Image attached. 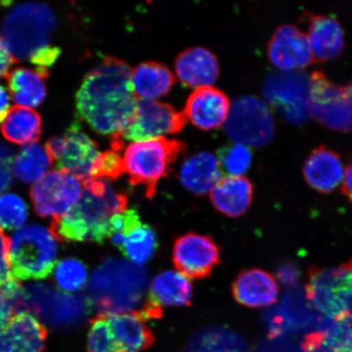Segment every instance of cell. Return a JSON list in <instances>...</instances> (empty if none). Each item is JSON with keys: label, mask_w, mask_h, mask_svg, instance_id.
Wrapping results in <instances>:
<instances>
[{"label": "cell", "mask_w": 352, "mask_h": 352, "mask_svg": "<svg viewBox=\"0 0 352 352\" xmlns=\"http://www.w3.org/2000/svg\"><path fill=\"white\" fill-rule=\"evenodd\" d=\"M131 70L125 60L107 56L83 79L77 92V110L98 133H120L133 116L138 98Z\"/></svg>", "instance_id": "obj_1"}, {"label": "cell", "mask_w": 352, "mask_h": 352, "mask_svg": "<svg viewBox=\"0 0 352 352\" xmlns=\"http://www.w3.org/2000/svg\"><path fill=\"white\" fill-rule=\"evenodd\" d=\"M82 186L78 204L63 217L52 219L51 230L57 240L102 243L109 236L110 217L125 210L127 197L105 179L88 180Z\"/></svg>", "instance_id": "obj_2"}, {"label": "cell", "mask_w": 352, "mask_h": 352, "mask_svg": "<svg viewBox=\"0 0 352 352\" xmlns=\"http://www.w3.org/2000/svg\"><path fill=\"white\" fill-rule=\"evenodd\" d=\"M148 283L146 270L134 263L107 258L92 274L86 298L98 315L135 311L144 296Z\"/></svg>", "instance_id": "obj_3"}, {"label": "cell", "mask_w": 352, "mask_h": 352, "mask_svg": "<svg viewBox=\"0 0 352 352\" xmlns=\"http://www.w3.org/2000/svg\"><path fill=\"white\" fill-rule=\"evenodd\" d=\"M56 28L54 13L45 3H24L8 13L0 29V38L15 63H19L50 45Z\"/></svg>", "instance_id": "obj_4"}, {"label": "cell", "mask_w": 352, "mask_h": 352, "mask_svg": "<svg viewBox=\"0 0 352 352\" xmlns=\"http://www.w3.org/2000/svg\"><path fill=\"white\" fill-rule=\"evenodd\" d=\"M58 252L54 232L30 224L13 233L10 240L12 274L17 280H43L56 266Z\"/></svg>", "instance_id": "obj_5"}, {"label": "cell", "mask_w": 352, "mask_h": 352, "mask_svg": "<svg viewBox=\"0 0 352 352\" xmlns=\"http://www.w3.org/2000/svg\"><path fill=\"white\" fill-rule=\"evenodd\" d=\"M186 151V145L175 140L160 138L132 142L123 152L124 173L133 186H142L145 196L156 195L158 182L168 175L170 166Z\"/></svg>", "instance_id": "obj_6"}, {"label": "cell", "mask_w": 352, "mask_h": 352, "mask_svg": "<svg viewBox=\"0 0 352 352\" xmlns=\"http://www.w3.org/2000/svg\"><path fill=\"white\" fill-rule=\"evenodd\" d=\"M22 297L23 311L32 312L44 323L56 329L80 327L91 309L86 297L63 293L43 283L25 286Z\"/></svg>", "instance_id": "obj_7"}, {"label": "cell", "mask_w": 352, "mask_h": 352, "mask_svg": "<svg viewBox=\"0 0 352 352\" xmlns=\"http://www.w3.org/2000/svg\"><path fill=\"white\" fill-rule=\"evenodd\" d=\"M306 296L316 310L336 320L352 314V258L340 266L312 267Z\"/></svg>", "instance_id": "obj_8"}, {"label": "cell", "mask_w": 352, "mask_h": 352, "mask_svg": "<svg viewBox=\"0 0 352 352\" xmlns=\"http://www.w3.org/2000/svg\"><path fill=\"white\" fill-rule=\"evenodd\" d=\"M307 108L310 116L328 129L352 131V80L338 86L322 72H314L310 76Z\"/></svg>", "instance_id": "obj_9"}, {"label": "cell", "mask_w": 352, "mask_h": 352, "mask_svg": "<svg viewBox=\"0 0 352 352\" xmlns=\"http://www.w3.org/2000/svg\"><path fill=\"white\" fill-rule=\"evenodd\" d=\"M226 133L233 142L246 146L262 148L274 138V117L267 105L254 96L233 100L224 122Z\"/></svg>", "instance_id": "obj_10"}, {"label": "cell", "mask_w": 352, "mask_h": 352, "mask_svg": "<svg viewBox=\"0 0 352 352\" xmlns=\"http://www.w3.org/2000/svg\"><path fill=\"white\" fill-rule=\"evenodd\" d=\"M45 149L60 173L72 175L82 183L91 179L92 168L100 153L98 144L77 122L63 135L48 140Z\"/></svg>", "instance_id": "obj_11"}, {"label": "cell", "mask_w": 352, "mask_h": 352, "mask_svg": "<svg viewBox=\"0 0 352 352\" xmlns=\"http://www.w3.org/2000/svg\"><path fill=\"white\" fill-rule=\"evenodd\" d=\"M310 76L301 72H279L267 74L263 94L267 102L285 122L298 124L310 116L307 102Z\"/></svg>", "instance_id": "obj_12"}, {"label": "cell", "mask_w": 352, "mask_h": 352, "mask_svg": "<svg viewBox=\"0 0 352 352\" xmlns=\"http://www.w3.org/2000/svg\"><path fill=\"white\" fill-rule=\"evenodd\" d=\"M187 118L170 104L155 100L138 99L133 116L118 136L134 142L164 138L178 133L186 124Z\"/></svg>", "instance_id": "obj_13"}, {"label": "cell", "mask_w": 352, "mask_h": 352, "mask_svg": "<svg viewBox=\"0 0 352 352\" xmlns=\"http://www.w3.org/2000/svg\"><path fill=\"white\" fill-rule=\"evenodd\" d=\"M82 192L81 183L78 179L54 170L34 183L30 197L41 217L55 219L68 213L78 204Z\"/></svg>", "instance_id": "obj_14"}, {"label": "cell", "mask_w": 352, "mask_h": 352, "mask_svg": "<svg viewBox=\"0 0 352 352\" xmlns=\"http://www.w3.org/2000/svg\"><path fill=\"white\" fill-rule=\"evenodd\" d=\"M219 249L210 236L189 232L179 236L173 246V258L177 270L189 278L208 277L219 263Z\"/></svg>", "instance_id": "obj_15"}, {"label": "cell", "mask_w": 352, "mask_h": 352, "mask_svg": "<svg viewBox=\"0 0 352 352\" xmlns=\"http://www.w3.org/2000/svg\"><path fill=\"white\" fill-rule=\"evenodd\" d=\"M267 56L280 72H298L315 63L307 34L292 25L276 30L267 44Z\"/></svg>", "instance_id": "obj_16"}, {"label": "cell", "mask_w": 352, "mask_h": 352, "mask_svg": "<svg viewBox=\"0 0 352 352\" xmlns=\"http://www.w3.org/2000/svg\"><path fill=\"white\" fill-rule=\"evenodd\" d=\"M192 297V285L186 276L165 271L153 280L147 301L139 311L146 320L160 319L164 307L189 306Z\"/></svg>", "instance_id": "obj_17"}, {"label": "cell", "mask_w": 352, "mask_h": 352, "mask_svg": "<svg viewBox=\"0 0 352 352\" xmlns=\"http://www.w3.org/2000/svg\"><path fill=\"white\" fill-rule=\"evenodd\" d=\"M230 105L226 94L218 88L202 87L188 96L184 113L198 129L210 131L226 122Z\"/></svg>", "instance_id": "obj_18"}, {"label": "cell", "mask_w": 352, "mask_h": 352, "mask_svg": "<svg viewBox=\"0 0 352 352\" xmlns=\"http://www.w3.org/2000/svg\"><path fill=\"white\" fill-rule=\"evenodd\" d=\"M47 337V330L41 321L21 311L0 332V352H43Z\"/></svg>", "instance_id": "obj_19"}, {"label": "cell", "mask_w": 352, "mask_h": 352, "mask_svg": "<svg viewBox=\"0 0 352 352\" xmlns=\"http://www.w3.org/2000/svg\"><path fill=\"white\" fill-rule=\"evenodd\" d=\"M232 296L239 305L250 308L270 307L277 301L279 285L274 276L253 268L241 272L232 286Z\"/></svg>", "instance_id": "obj_20"}, {"label": "cell", "mask_w": 352, "mask_h": 352, "mask_svg": "<svg viewBox=\"0 0 352 352\" xmlns=\"http://www.w3.org/2000/svg\"><path fill=\"white\" fill-rule=\"evenodd\" d=\"M302 173L308 186L314 190L329 193L341 186L345 170L340 154L322 145L307 157Z\"/></svg>", "instance_id": "obj_21"}, {"label": "cell", "mask_w": 352, "mask_h": 352, "mask_svg": "<svg viewBox=\"0 0 352 352\" xmlns=\"http://www.w3.org/2000/svg\"><path fill=\"white\" fill-rule=\"evenodd\" d=\"M175 68L179 80L190 87H210L219 74L217 56L204 47H189L180 52L175 60Z\"/></svg>", "instance_id": "obj_22"}, {"label": "cell", "mask_w": 352, "mask_h": 352, "mask_svg": "<svg viewBox=\"0 0 352 352\" xmlns=\"http://www.w3.org/2000/svg\"><path fill=\"white\" fill-rule=\"evenodd\" d=\"M218 158L208 151L198 152L184 162L179 178L183 186L197 196L212 190L221 179Z\"/></svg>", "instance_id": "obj_23"}, {"label": "cell", "mask_w": 352, "mask_h": 352, "mask_svg": "<svg viewBox=\"0 0 352 352\" xmlns=\"http://www.w3.org/2000/svg\"><path fill=\"white\" fill-rule=\"evenodd\" d=\"M307 39L315 61L323 63L337 58L344 48V34L340 22L327 16L309 19Z\"/></svg>", "instance_id": "obj_24"}, {"label": "cell", "mask_w": 352, "mask_h": 352, "mask_svg": "<svg viewBox=\"0 0 352 352\" xmlns=\"http://www.w3.org/2000/svg\"><path fill=\"white\" fill-rule=\"evenodd\" d=\"M252 199V184L242 175L222 178L210 192V200L215 209L232 218L244 214Z\"/></svg>", "instance_id": "obj_25"}, {"label": "cell", "mask_w": 352, "mask_h": 352, "mask_svg": "<svg viewBox=\"0 0 352 352\" xmlns=\"http://www.w3.org/2000/svg\"><path fill=\"white\" fill-rule=\"evenodd\" d=\"M114 338L122 352H142L151 347L155 337L138 311L107 316Z\"/></svg>", "instance_id": "obj_26"}, {"label": "cell", "mask_w": 352, "mask_h": 352, "mask_svg": "<svg viewBox=\"0 0 352 352\" xmlns=\"http://www.w3.org/2000/svg\"><path fill=\"white\" fill-rule=\"evenodd\" d=\"M175 78L171 70L156 61H146L131 70V82L138 99L154 100L168 94Z\"/></svg>", "instance_id": "obj_27"}, {"label": "cell", "mask_w": 352, "mask_h": 352, "mask_svg": "<svg viewBox=\"0 0 352 352\" xmlns=\"http://www.w3.org/2000/svg\"><path fill=\"white\" fill-rule=\"evenodd\" d=\"M6 78L12 98L19 107H37L46 99L45 78L38 72L16 68L8 72Z\"/></svg>", "instance_id": "obj_28"}, {"label": "cell", "mask_w": 352, "mask_h": 352, "mask_svg": "<svg viewBox=\"0 0 352 352\" xmlns=\"http://www.w3.org/2000/svg\"><path fill=\"white\" fill-rule=\"evenodd\" d=\"M302 349L305 352H352V314L333 320L323 331L308 334Z\"/></svg>", "instance_id": "obj_29"}, {"label": "cell", "mask_w": 352, "mask_h": 352, "mask_svg": "<svg viewBox=\"0 0 352 352\" xmlns=\"http://www.w3.org/2000/svg\"><path fill=\"white\" fill-rule=\"evenodd\" d=\"M2 134L8 142L29 144L37 142L42 133L41 116L30 108L12 107L2 122Z\"/></svg>", "instance_id": "obj_30"}, {"label": "cell", "mask_w": 352, "mask_h": 352, "mask_svg": "<svg viewBox=\"0 0 352 352\" xmlns=\"http://www.w3.org/2000/svg\"><path fill=\"white\" fill-rule=\"evenodd\" d=\"M52 164L50 154L41 144H25L13 160L12 173L22 182L36 183L46 175Z\"/></svg>", "instance_id": "obj_31"}, {"label": "cell", "mask_w": 352, "mask_h": 352, "mask_svg": "<svg viewBox=\"0 0 352 352\" xmlns=\"http://www.w3.org/2000/svg\"><path fill=\"white\" fill-rule=\"evenodd\" d=\"M157 249L155 232L151 226L142 223L124 237L120 250L132 263L140 266L151 261Z\"/></svg>", "instance_id": "obj_32"}, {"label": "cell", "mask_w": 352, "mask_h": 352, "mask_svg": "<svg viewBox=\"0 0 352 352\" xmlns=\"http://www.w3.org/2000/svg\"><path fill=\"white\" fill-rule=\"evenodd\" d=\"M124 142L117 138H111V148L100 153L92 168L91 179H117L124 174L123 154Z\"/></svg>", "instance_id": "obj_33"}, {"label": "cell", "mask_w": 352, "mask_h": 352, "mask_svg": "<svg viewBox=\"0 0 352 352\" xmlns=\"http://www.w3.org/2000/svg\"><path fill=\"white\" fill-rule=\"evenodd\" d=\"M54 279L58 287L65 292H76L87 283V267L76 258L63 259L56 264Z\"/></svg>", "instance_id": "obj_34"}, {"label": "cell", "mask_w": 352, "mask_h": 352, "mask_svg": "<svg viewBox=\"0 0 352 352\" xmlns=\"http://www.w3.org/2000/svg\"><path fill=\"white\" fill-rule=\"evenodd\" d=\"M218 161L222 171L230 176H241L252 165V153L243 144L226 145L218 151Z\"/></svg>", "instance_id": "obj_35"}, {"label": "cell", "mask_w": 352, "mask_h": 352, "mask_svg": "<svg viewBox=\"0 0 352 352\" xmlns=\"http://www.w3.org/2000/svg\"><path fill=\"white\" fill-rule=\"evenodd\" d=\"M87 352H122L113 336L107 316L98 315L91 320L87 336Z\"/></svg>", "instance_id": "obj_36"}, {"label": "cell", "mask_w": 352, "mask_h": 352, "mask_svg": "<svg viewBox=\"0 0 352 352\" xmlns=\"http://www.w3.org/2000/svg\"><path fill=\"white\" fill-rule=\"evenodd\" d=\"M28 217V205L15 193L0 195V228L12 230L24 226Z\"/></svg>", "instance_id": "obj_37"}, {"label": "cell", "mask_w": 352, "mask_h": 352, "mask_svg": "<svg viewBox=\"0 0 352 352\" xmlns=\"http://www.w3.org/2000/svg\"><path fill=\"white\" fill-rule=\"evenodd\" d=\"M23 287L14 277L0 287V332L16 314L23 311Z\"/></svg>", "instance_id": "obj_38"}, {"label": "cell", "mask_w": 352, "mask_h": 352, "mask_svg": "<svg viewBox=\"0 0 352 352\" xmlns=\"http://www.w3.org/2000/svg\"><path fill=\"white\" fill-rule=\"evenodd\" d=\"M61 54L60 47L47 45L41 48L30 57L32 63L36 66V70L43 78L48 77V68L54 65Z\"/></svg>", "instance_id": "obj_39"}, {"label": "cell", "mask_w": 352, "mask_h": 352, "mask_svg": "<svg viewBox=\"0 0 352 352\" xmlns=\"http://www.w3.org/2000/svg\"><path fill=\"white\" fill-rule=\"evenodd\" d=\"M14 157L12 148L0 142V192L11 186Z\"/></svg>", "instance_id": "obj_40"}, {"label": "cell", "mask_w": 352, "mask_h": 352, "mask_svg": "<svg viewBox=\"0 0 352 352\" xmlns=\"http://www.w3.org/2000/svg\"><path fill=\"white\" fill-rule=\"evenodd\" d=\"M13 276L10 261V240L0 228V287Z\"/></svg>", "instance_id": "obj_41"}, {"label": "cell", "mask_w": 352, "mask_h": 352, "mask_svg": "<svg viewBox=\"0 0 352 352\" xmlns=\"http://www.w3.org/2000/svg\"><path fill=\"white\" fill-rule=\"evenodd\" d=\"M13 63L15 61L13 60L10 52L0 38V78L7 76Z\"/></svg>", "instance_id": "obj_42"}, {"label": "cell", "mask_w": 352, "mask_h": 352, "mask_svg": "<svg viewBox=\"0 0 352 352\" xmlns=\"http://www.w3.org/2000/svg\"><path fill=\"white\" fill-rule=\"evenodd\" d=\"M10 109V94H8L6 87L0 85V122L4 120Z\"/></svg>", "instance_id": "obj_43"}, {"label": "cell", "mask_w": 352, "mask_h": 352, "mask_svg": "<svg viewBox=\"0 0 352 352\" xmlns=\"http://www.w3.org/2000/svg\"><path fill=\"white\" fill-rule=\"evenodd\" d=\"M342 191L352 204V164L346 167L342 183Z\"/></svg>", "instance_id": "obj_44"}]
</instances>
